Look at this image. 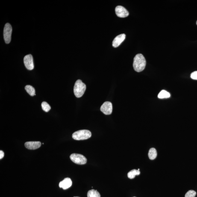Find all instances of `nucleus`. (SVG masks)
<instances>
[{
	"label": "nucleus",
	"mask_w": 197,
	"mask_h": 197,
	"mask_svg": "<svg viewBox=\"0 0 197 197\" xmlns=\"http://www.w3.org/2000/svg\"><path fill=\"white\" fill-rule=\"evenodd\" d=\"M87 197H101V195L97 191L91 189L88 192Z\"/></svg>",
	"instance_id": "obj_14"
},
{
	"label": "nucleus",
	"mask_w": 197,
	"mask_h": 197,
	"mask_svg": "<svg viewBox=\"0 0 197 197\" xmlns=\"http://www.w3.org/2000/svg\"><path fill=\"white\" fill-rule=\"evenodd\" d=\"M196 194L195 191L191 190L188 191L185 195V197H195Z\"/></svg>",
	"instance_id": "obj_18"
},
{
	"label": "nucleus",
	"mask_w": 197,
	"mask_h": 197,
	"mask_svg": "<svg viewBox=\"0 0 197 197\" xmlns=\"http://www.w3.org/2000/svg\"><path fill=\"white\" fill-rule=\"evenodd\" d=\"M170 94L164 90H162L158 94V98H169L170 97Z\"/></svg>",
	"instance_id": "obj_16"
},
{
	"label": "nucleus",
	"mask_w": 197,
	"mask_h": 197,
	"mask_svg": "<svg viewBox=\"0 0 197 197\" xmlns=\"http://www.w3.org/2000/svg\"><path fill=\"white\" fill-rule=\"evenodd\" d=\"M41 143L39 141H30L26 142L25 147L30 150H35L40 147Z\"/></svg>",
	"instance_id": "obj_10"
},
{
	"label": "nucleus",
	"mask_w": 197,
	"mask_h": 197,
	"mask_svg": "<svg viewBox=\"0 0 197 197\" xmlns=\"http://www.w3.org/2000/svg\"><path fill=\"white\" fill-rule=\"evenodd\" d=\"M4 153L2 151H0V159H1L3 158L4 156Z\"/></svg>",
	"instance_id": "obj_20"
},
{
	"label": "nucleus",
	"mask_w": 197,
	"mask_h": 197,
	"mask_svg": "<svg viewBox=\"0 0 197 197\" xmlns=\"http://www.w3.org/2000/svg\"><path fill=\"white\" fill-rule=\"evenodd\" d=\"M86 89V84L83 83L81 80H77L74 87V94L77 98L81 97L84 94Z\"/></svg>",
	"instance_id": "obj_2"
},
{
	"label": "nucleus",
	"mask_w": 197,
	"mask_h": 197,
	"mask_svg": "<svg viewBox=\"0 0 197 197\" xmlns=\"http://www.w3.org/2000/svg\"><path fill=\"white\" fill-rule=\"evenodd\" d=\"M140 174V172L138 170L133 169L130 171L128 174V176L130 179L134 178L136 175H139Z\"/></svg>",
	"instance_id": "obj_13"
},
{
	"label": "nucleus",
	"mask_w": 197,
	"mask_h": 197,
	"mask_svg": "<svg viewBox=\"0 0 197 197\" xmlns=\"http://www.w3.org/2000/svg\"><path fill=\"white\" fill-rule=\"evenodd\" d=\"M146 65V60L142 54H138L134 57L133 66L136 72H142L145 69Z\"/></svg>",
	"instance_id": "obj_1"
},
{
	"label": "nucleus",
	"mask_w": 197,
	"mask_h": 197,
	"mask_svg": "<svg viewBox=\"0 0 197 197\" xmlns=\"http://www.w3.org/2000/svg\"><path fill=\"white\" fill-rule=\"evenodd\" d=\"M126 35L122 34L119 35L115 38L113 41V46L114 48H117L125 40Z\"/></svg>",
	"instance_id": "obj_9"
},
{
	"label": "nucleus",
	"mask_w": 197,
	"mask_h": 197,
	"mask_svg": "<svg viewBox=\"0 0 197 197\" xmlns=\"http://www.w3.org/2000/svg\"><path fill=\"white\" fill-rule=\"evenodd\" d=\"M157 156L156 150L154 148H150L148 153V156L150 160H153L156 158Z\"/></svg>",
	"instance_id": "obj_12"
},
{
	"label": "nucleus",
	"mask_w": 197,
	"mask_h": 197,
	"mask_svg": "<svg viewBox=\"0 0 197 197\" xmlns=\"http://www.w3.org/2000/svg\"><path fill=\"white\" fill-rule=\"evenodd\" d=\"M24 64L26 69L29 70H32L34 68V63L32 56L28 54L24 57Z\"/></svg>",
	"instance_id": "obj_6"
},
{
	"label": "nucleus",
	"mask_w": 197,
	"mask_h": 197,
	"mask_svg": "<svg viewBox=\"0 0 197 197\" xmlns=\"http://www.w3.org/2000/svg\"></svg>",
	"instance_id": "obj_23"
},
{
	"label": "nucleus",
	"mask_w": 197,
	"mask_h": 197,
	"mask_svg": "<svg viewBox=\"0 0 197 197\" xmlns=\"http://www.w3.org/2000/svg\"><path fill=\"white\" fill-rule=\"evenodd\" d=\"M91 133L89 130H83L75 132L72 134L73 138L76 140H83L90 138Z\"/></svg>",
	"instance_id": "obj_3"
},
{
	"label": "nucleus",
	"mask_w": 197,
	"mask_h": 197,
	"mask_svg": "<svg viewBox=\"0 0 197 197\" xmlns=\"http://www.w3.org/2000/svg\"><path fill=\"white\" fill-rule=\"evenodd\" d=\"M12 32L11 26L10 24H6L4 27V39L6 44L10 43L11 41Z\"/></svg>",
	"instance_id": "obj_5"
},
{
	"label": "nucleus",
	"mask_w": 197,
	"mask_h": 197,
	"mask_svg": "<svg viewBox=\"0 0 197 197\" xmlns=\"http://www.w3.org/2000/svg\"><path fill=\"white\" fill-rule=\"evenodd\" d=\"M196 24H197V22H196Z\"/></svg>",
	"instance_id": "obj_21"
},
{
	"label": "nucleus",
	"mask_w": 197,
	"mask_h": 197,
	"mask_svg": "<svg viewBox=\"0 0 197 197\" xmlns=\"http://www.w3.org/2000/svg\"><path fill=\"white\" fill-rule=\"evenodd\" d=\"M115 11L117 16L120 18H125L128 16L129 13L128 10L122 6H118L115 9Z\"/></svg>",
	"instance_id": "obj_8"
},
{
	"label": "nucleus",
	"mask_w": 197,
	"mask_h": 197,
	"mask_svg": "<svg viewBox=\"0 0 197 197\" xmlns=\"http://www.w3.org/2000/svg\"><path fill=\"white\" fill-rule=\"evenodd\" d=\"M101 111L105 115H110L113 111V106L111 102L106 101L104 102L101 107Z\"/></svg>",
	"instance_id": "obj_7"
},
{
	"label": "nucleus",
	"mask_w": 197,
	"mask_h": 197,
	"mask_svg": "<svg viewBox=\"0 0 197 197\" xmlns=\"http://www.w3.org/2000/svg\"><path fill=\"white\" fill-rule=\"evenodd\" d=\"M25 89L26 92L31 96H34L36 95L35 90L34 87L30 85L25 86Z\"/></svg>",
	"instance_id": "obj_15"
},
{
	"label": "nucleus",
	"mask_w": 197,
	"mask_h": 197,
	"mask_svg": "<svg viewBox=\"0 0 197 197\" xmlns=\"http://www.w3.org/2000/svg\"><path fill=\"white\" fill-rule=\"evenodd\" d=\"M72 185V181L69 178H66L61 181L59 184V187L64 189L69 188Z\"/></svg>",
	"instance_id": "obj_11"
},
{
	"label": "nucleus",
	"mask_w": 197,
	"mask_h": 197,
	"mask_svg": "<svg viewBox=\"0 0 197 197\" xmlns=\"http://www.w3.org/2000/svg\"><path fill=\"white\" fill-rule=\"evenodd\" d=\"M191 78L192 79L197 80V71H194L191 74Z\"/></svg>",
	"instance_id": "obj_19"
},
{
	"label": "nucleus",
	"mask_w": 197,
	"mask_h": 197,
	"mask_svg": "<svg viewBox=\"0 0 197 197\" xmlns=\"http://www.w3.org/2000/svg\"><path fill=\"white\" fill-rule=\"evenodd\" d=\"M71 160L74 163L79 165L86 164L87 162V160L85 157L81 154L74 153L71 154Z\"/></svg>",
	"instance_id": "obj_4"
},
{
	"label": "nucleus",
	"mask_w": 197,
	"mask_h": 197,
	"mask_svg": "<svg viewBox=\"0 0 197 197\" xmlns=\"http://www.w3.org/2000/svg\"><path fill=\"white\" fill-rule=\"evenodd\" d=\"M41 106L44 111L46 112H48L51 109V107L49 104L45 101H44L42 103Z\"/></svg>",
	"instance_id": "obj_17"
},
{
	"label": "nucleus",
	"mask_w": 197,
	"mask_h": 197,
	"mask_svg": "<svg viewBox=\"0 0 197 197\" xmlns=\"http://www.w3.org/2000/svg\"></svg>",
	"instance_id": "obj_22"
}]
</instances>
